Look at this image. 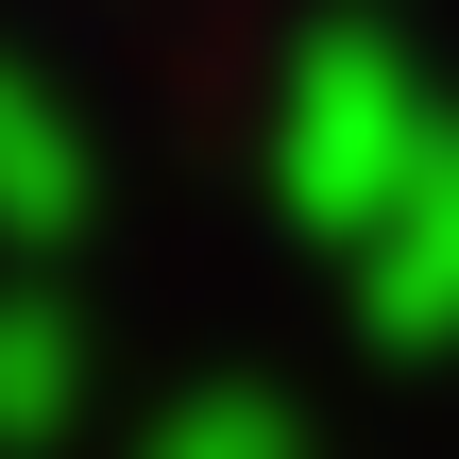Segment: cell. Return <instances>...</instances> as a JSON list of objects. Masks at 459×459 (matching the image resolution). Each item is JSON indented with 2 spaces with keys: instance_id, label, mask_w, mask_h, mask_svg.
<instances>
[{
  "instance_id": "cell-1",
  "label": "cell",
  "mask_w": 459,
  "mask_h": 459,
  "mask_svg": "<svg viewBox=\"0 0 459 459\" xmlns=\"http://www.w3.org/2000/svg\"><path fill=\"white\" fill-rule=\"evenodd\" d=\"M68 409H85V324L17 290V307H0V459H51Z\"/></svg>"
},
{
  "instance_id": "cell-2",
  "label": "cell",
  "mask_w": 459,
  "mask_h": 459,
  "mask_svg": "<svg viewBox=\"0 0 459 459\" xmlns=\"http://www.w3.org/2000/svg\"><path fill=\"white\" fill-rule=\"evenodd\" d=\"M68 221H85V136H68V102H34L0 68V238H68Z\"/></svg>"
},
{
  "instance_id": "cell-3",
  "label": "cell",
  "mask_w": 459,
  "mask_h": 459,
  "mask_svg": "<svg viewBox=\"0 0 459 459\" xmlns=\"http://www.w3.org/2000/svg\"><path fill=\"white\" fill-rule=\"evenodd\" d=\"M136 459H290V426H273L255 392H187V409H153Z\"/></svg>"
}]
</instances>
